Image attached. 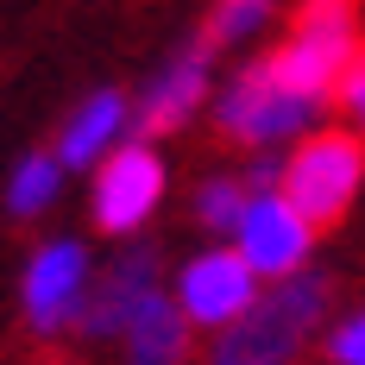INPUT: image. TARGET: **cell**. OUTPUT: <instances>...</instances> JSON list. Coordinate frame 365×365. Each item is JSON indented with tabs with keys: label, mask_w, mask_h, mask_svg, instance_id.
Returning a JSON list of instances; mask_svg holds the SVG:
<instances>
[{
	"label": "cell",
	"mask_w": 365,
	"mask_h": 365,
	"mask_svg": "<svg viewBox=\"0 0 365 365\" xmlns=\"http://www.w3.org/2000/svg\"><path fill=\"white\" fill-rule=\"evenodd\" d=\"M328 302H334V290L322 271L264 284V296L252 309L227 334H215L208 365H296L315 334H328Z\"/></svg>",
	"instance_id": "obj_1"
},
{
	"label": "cell",
	"mask_w": 365,
	"mask_h": 365,
	"mask_svg": "<svg viewBox=\"0 0 365 365\" xmlns=\"http://www.w3.org/2000/svg\"><path fill=\"white\" fill-rule=\"evenodd\" d=\"M353 57H359V0H302L290 38L271 51V70L284 88L328 101V95H340Z\"/></svg>",
	"instance_id": "obj_2"
},
{
	"label": "cell",
	"mask_w": 365,
	"mask_h": 365,
	"mask_svg": "<svg viewBox=\"0 0 365 365\" xmlns=\"http://www.w3.org/2000/svg\"><path fill=\"white\" fill-rule=\"evenodd\" d=\"M365 189V139L340 133V126H315L309 139H296V151L284 158V195L296 202V215L315 233L340 227L346 208Z\"/></svg>",
	"instance_id": "obj_3"
},
{
	"label": "cell",
	"mask_w": 365,
	"mask_h": 365,
	"mask_svg": "<svg viewBox=\"0 0 365 365\" xmlns=\"http://www.w3.org/2000/svg\"><path fill=\"white\" fill-rule=\"evenodd\" d=\"M215 120L220 139H233V145H284V139H309L322 126V101L284 88L271 57H258L227 82V95L215 101Z\"/></svg>",
	"instance_id": "obj_4"
},
{
	"label": "cell",
	"mask_w": 365,
	"mask_h": 365,
	"mask_svg": "<svg viewBox=\"0 0 365 365\" xmlns=\"http://www.w3.org/2000/svg\"><path fill=\"white\" fill-rule=\"evenodd\" d=\"M170 296H177L182 315H189V328L227 334V328H233V322L258 302V296H264V277L240 258V246H208V252H195V258L177 271Z\"/></svg>",
	"instance_id": "obj_5"
},
{
	"label": "cell",
	"mask_w": 365,
	"mask_h": 365,
	"mask_svg": "<svg viewBox=\"0 0 365 365\" xmlns=\"http://www.w3.org/2000/svg\"><path fill=\"white\" fill-rule=\"evenodd\" d=\"M240 258L252 264L264 284H284V277H302L309 271V252H315V227L296 215V202L284 189H252L246 215H240V233H233Z\"/></svg>",
	"instance_id": "obj_6"
},
{
	"label": "cell",
	"mask_w": 365,
	"mask_h": 365,
	"mask_svg": "<svg viewBox=\"0 0 365 365\" xmlns=\"http://www.w3.org/2000/svg\"><path fill=\"white\" fill-rule=\"evenodd\" d=\"M95 290V264L82 252V240H44L26 264V284H19V302H26V328L32 334H63L82 322V302Z\"/></svg>",
	"instance_id": "obj_7"
},
{
	"label": "cell",
	"mask_w": 365,
	"mask_h": 365,
	"mask_svg": "<svg viewBox=\"0 0 365 365\" xmlns=\"http://www.w3.org/2000/svg\"><path fill=\"white\" fill-rule=\"evenodd\" d=\"M164 202V158L133 139V145H113L101 164H95V227L101 233H139Z\"/></svg>",
	"instance_id": "obj_8"
},
{
	"label": "cell",
	"mask_w": 365,
	"mask_h": 365,
	"mask_svg": "<svg viewBox=\"0 0 365 365\" xmlns=\"http://www.w3.org/2000/svg\"><path fill=\"white\" fill-rule=\"evenodd\" d=\"M151 296H158V252H120L95 277V290H88V302H82V322L76 328L88 334V340H126V328H133V315L145 309Z\"/></svg>",
	"instance_id": "obj_9"
},
{
	"label": "cell",
	"mask_w": 365,
	"mask_h": 365,
	"mask_svg": "<svg viewBox=\"0 0 365 365\" xmlns=\"http://www.w3.org/2000/svg\"><path fill=\"white\" fill-rule=\"evenodd\" d=\"M208 44H195V51H182L170 70L151 82V95L139 101V139H158V133H177L189 113L202 108V95H208Z\"/></svg>",
	"instance_id": "obj_10"
},
{
	"label": "cell",
	"mask_w": 365,
	"mask_h": 365,
	"mask_svg": "<svg viewBox=\"0 0 365 365\" xmlns=\"http://www.w3.org/2000/svg\"><path fill=\"white\" fill-rule=\"evenodd\" d=\"M189 340H195V328H189V315L177 309V296H151L145 309L133 315V328H126V365H189Z\"/></svg>",
	"instance_id": "obj_11"
},
{
	"label": "cell",
	"mask_w": 365,
	"mask_h": 365,
	"mask_svg": "<svg viewBox=\"0 0 365 365\" xmlns=\"http://www.w3.org/2000/svg\"><path fill=\"white\" fill-rule=\"evenodd\" d=\"M126 126V95L120 88H101V95H88L82 108L70 113V126H63V139H57V158H63V170H88V164H101L113 151V133Z\"/></svg>",
	"instance_id": "obj_12"
},
{
	"label": "cell",
	"mask_w": 365,
	"mask_h": 365,
	"mask_svg": "<svg viewBox=\"0 0 365 365\" xmlns=\"http://www.w3.org/2000/svg\"><path fill=\"white\" fill-rule=\"evenodd\" d=\"M57 182H63V158L57 151H38V158H26L19 170H13V182H6V208L19 220L44 215L51 202H57Z\"/></svg>",
	"instance_id": "obj_13"
},
{
	"label": "cell",
	"mask_w": 365,
	"mask_h": 365,
	"mask_svg": "<svg viewBox=\"0 0 365 365\" xmlns=\"http://www.w3.org/2000/svg\"><path fill=\"white\" fill-rule=\"evenodd\" d=\"M246 202H252V189L240 177H215V182H202V195H195V220H202L208 233H240Z\"/></svg>",
	"instance_id": "obj_14"
},
{
	"label": "cell",
	"mask_w": 365,
	"mask_h": 365,
	"mask_svg": "<svg viewBox=\"0 0 365 365\" xmlns=\"http://www.w3.org/2000/svg\"><path fill=\"white\" fill-rule=\"evenodd\" d=\"M271 19V0H215V13H208V51H220V44H240L246 32H258Z\"/></svg>",
	"instance_id": "obj_15"
},
{
	"label": "cell",
	"mask_w": 365,
	"mask_h": 365,
	"mask_svg": "<svg viewBox=\"0 0 365 365\" xmlns=\"http://www.w3.org/2000/svg\"><path fill=\"white\" fill-rule=\"evenodd\" d=\"M322 353H328V365H365V309H353V315L328 322Z\"/></svg>",
	"instance_id": "obj_16"
},
{
	"label": "cell",
	"mask_w": 365,
	"mask_h": 365,
	"mask_svg": "<svg viewBox=\"0 0 365 365\" xmlns=\"http://www.w3.org/2000/svg\"><path fill=\"white\" fill-rule=\"evenodd\" d=\"M340 108H346V120H353V133L365 139V51L353 57V70H346V82H340Z\"/></svg>",
	"instance_id": "obj_17"
}]
</instances>
